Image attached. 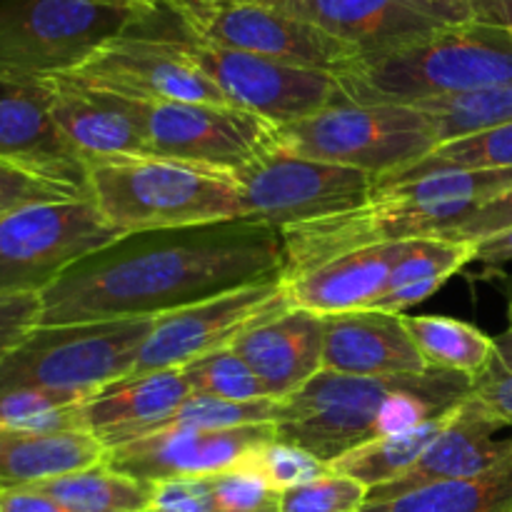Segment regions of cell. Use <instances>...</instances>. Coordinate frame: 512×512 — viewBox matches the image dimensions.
<instances>
[{
  "label": "cell",
  "instance_id": "f6af8a7d",
  "mask_svg": "<svg viewBox=\"0 0 512 512\" xmlns=\"http://www.w3.org/2000/svg\"><path fill=\"white\" fill-rule=\"evenodd\" d=\"M465 3H468L470 18L508 30L512 35V0H465Z\"/></svg>",
  "mask_w": 512,
  "mask_h": 512
},
{
  "label": "cell",
  "instance_id": "f546056e",
  "mask_svg": "<svg viewBox=\"0 0 512 512\" xmlns=\"http://www.w3.org/2000/svg\"><path fill=\"white\" fill-rule=\"evenodd\" d=\"M448 420L450 413L438 420H430V423H423L420 428L408 430V433L373 440V443L363 445V448L353 450V453L335 460V463L330 465V470L358 480V483H363L368 490L380 488V485L390 483V480L408 473V470L418 463L420 455H423L425 450L435 443V438L443 433Z\"/></svg>",
  "mask_w": 512,
  "mask_h": 512
},
{
  "label": "cell",
  "instance_id": "9c48e42d",
  "mask_svg": "<svg viewBox=\"0 0 512 512\" xmlns=\"http://www.w3.org/2000/svg\"><path fill=\"white\" fill-rule=\"evenodd\" d=\"M120 235L90 198L55 200L0 218V293L40 295L70 265Z\"/></svg>",
  "mask_w": 512,
  "mask_h": 512
},
{
  "label": "cell",
  "instance_id": "cb8c5ba5",
  "mask_svg": "<svg viewBox=\"0 0 512 512\" xmlns=\"http://www.w3.org/2000/svg\"><path fill=\"white\" fill-rule=\"evenodd\" d=\"M403 243V240H400ZM400 243L373 245L320 265L300 278L283 280L290 308L328 315L370 310L385 293Z\"/></svg>",
  "mask_w": 512,
  "mask_h": 512
},
{
  "label": "cell",
  "instance_id": "836d02e7",
  "mask_svg": "<svg viewBox=\"0 0 512 512\" xmlns=\"http://www.w3.org/2000/svg\"><path fill=\"white\" fill-rule=\"evenodd\" d=\"M180 370H183L193 395L238 400V403L270 398L263 380L248 368V363L233 348L215 350V353L183 365Z\"/></svg>",
  "mask_w": 512,
  "mask_h": 512
},
{
  "label": "cell",
  "instance_id": "ffe728a7",
  "mask_svg": "<svg viewBox=\"0 0 512 512\" xmlns=\"http://www.w3.org/2000/svg\"><path fill=\"white\" fill-rule=\"evenodd\" d=\"M50 113L88 168L115 158H150L138 100L88 88L73 78H53Z\"/></svg>",
  "mask_w": 512,
  "mask_h": 512
},
{
  "label": "cell",
  "instance_id": "2e32d148",
  "mask_svg": "<svg viewBox=\"0 0 512 512\" xmlns=\"http://www.w3.org/2000/svg\"><path fill=\"white\" fill-rule=\"evenodd\" d=\"M343 40L360 58L385 55L468 23L465 0H258Z\"/></svg>",
  "mask_w": 512,
  "mask_h": 512
},
{
  "label": "cell",
  "instance_id": "f1b7e54d",
  "mask_svg": "<svg viewBox=\"0 0 512 512\" xmlns=\"http://www.w3.org/2000/svg\"><path fill=\"white\" fill-rule=\"evenodd\" d=\"M30 488L58 500L70 512H143L153 508L155 485L140 483L100 463Z\"/></svg>",
  "mask_w": 512,
  "mask_h": 512
},
{
  "label": "cell",
  "instance_id": "8d00e7d4",
  "mask_svg": "<svg viewBox=\"0 0 512 512\" xmlns=\"http://www.w3.org/2000/svg\"><path fill=\"white\" fill-rule=\"evenodd\" d=\"M365 503L368 488L335 470L280 493V512H358Z\"/></svg>",
  "mask_w": 512,
  "mask_h": 512
},
{
  "label": "cell",
  "instance_id": "6da1fadb",
  "mask_svg": "<svg viewBox=\"0 0 512 512\" xmlns=\"http://www.w3.org/2000/svg\"><path fill=\"white\" fill-rule=\"evenodd\" d=\"M270 280H283V243L253 220L128 233L40 293L38 325L160 318Z\"/></svg>",
  "mask_w": 512,
  "mask_h": 512
},
{
  "label": "cell",
  "instance_id": "4dcf8cb0",
  "mask_svg": "<svg viewBox=\"0 0 512 512\" xmlns=\"http://www.w3.org/2000/svg\"><path fill=\"white\" fill-rule=\"evenodd\" d=\"M413 105L430 115L438 128L440 145H443L450 140L465 138V135L485 133V130L512 123V83L465 95L423 100V103Z\"/></svg>",
  "mask_w": 512,
  "mask_h": 512
},
{
  "label": "cell",
  "instance_id": "277c9868",
  "mask_svg": "<svg viewBox=\"0 0 512 512\" xmlns=\"http://www.w3.org/2000/svg\"><path fill=\"white\" fill-rule=\"evenodd\" d=\"M350 103H423L512 83V35L495 25H450L385 55L355 58L338 75Z\"/></svg>",
  "mask_w": 512,
  "mask_h": 512
},
{
  "label": "cell",
  "instance_id": "83f0119b",
  "mask_svg": "<svg viewBox=\"0 0 512 512\" xmlns=\"http://www.w3.org/2000/svg\"><path fill=\"white\" fill-rule=\"evenodd\" d=\"M405 328L428 368L478 380L495 360V338L445 315H405Z\"/></svg>",
  "mask_w": 512,
  "mask_h": 512
},
{
  "label": "cell",
  "instance_id": "7402d4cb",
  "mask_svg": "<svg viewBox=\"0 0 512 512\" xmlns=\"http://www.w3.org/2000/svg\"><path fill=\"white\" fill-rule=\"evenodd\" d=\"M323 323V370L360 378L423 375L430 370L405 328V315L355 310L328 315Z\"/></svg>",
  "mask_w": 512,
  "mask_h": 512
},
{
  "label": "cell",
  "instance_id": "7a4b0ae2",
  "mask_svg": "<svg viewBox=\"0 0 512 512\" xmlns=\"http://www.w3.org/2000/svg\"><path fill=\"white\" fill-rule=\"evenodd\" d=\"M473 385L468 375L435 368L395 378L320 370L280 403L275 440L298 445L333 465L373 440L408 433L453 413L473 393Z\"/></svg>",
  "mask_w": 512,
  "mask_h": 512
},
{
  "label": "cell",
  "instance_id": "5bb4252c",
  "mask_svg": "<svg viewBox=\"0 0 512 512\" xmlns=\"http://www.w3.org/2000/svg\"><path fill=\"white\" fill-rule=\"evenodd\" d=\"M175 28L178 20L170 15L158 33L135 30L115 38L65 78L140 103L230 105L213 80L183 53Z\"/></svg>",
  "mask_w": 512,
  "mask_h": 512
},
{
  "label": "cell",
  "instance_id": "603a6c76",
  "mask_svg": "<svg viewBox=\"0 0 512 512\" xmlns=\"http://www.w3.org/2000/svg\"><path fill=\"white\" fill-rule=\"evenodd\" d=\"M325 323L300 308L263 320L230 348L263 380L273 400H288L323 370Z\"/></svg>",
  "mask_w": 512,
  "mask_h": 512
},
{
  "label": "cell",
  "instance_id": "4fadbf2b",
  "mask_svg": "<svg viewBox=\"0 0 512 512\" xmlns=\"http://www.w3.org/2000/svg\"><path fill=\"white\" fill-rule=\"evenodd\" d=\"M178 23L185 35L203 43L333 75L360 58L343 40L258 0H200Z\"/></svg>",
  "mask_w": 512,
  "mask_h": 512
},
{
  "label": "cell",
  "instance_id": "ee69618b",
  "mask_svg": "<svg viewBox=\"0 0 512 512\" xmlns=\"http://www.w3.org/2000/svg\"><path fill=\"white\" fill-rule=\"evenodd\" d=\"M0 512H70L35 488H0Z\"/></svg>",
  "mask_w": 512,
  "mask_h": 512
},
{
  "label": "cell",
  "instance_id": "d6986e66",
  "mask_svg": "<svg viewBox=\"0 0 512 512\" xmlns=\"http://www.w3.org/2000/svg\"><path fill=\"white\" fill-rule=\"evenodd\" d=\"M498 430L503 428L485 413V408L473 395H468L450 413L445 430L420 455L418 463L400 478L368 490V503L365 505L385 503V500L403 498V495L430 488V485L465 480L485 473L512 450V438H495Z\"/></svg>",
  "mask_w": 512,
  "mask_h": 512
},
{
  "label": "cell",
  "instance_id": "b9f144b4",
  "mask_svg": "<svg viewBox=\"0 0 512 512\" xmlns=\"http://www.w3.org/2000/svg\"><path fill=\"white\" fill-rule=\"evenodd\" d=\"M512 228V190H508L500 198L490 200V203L480 205L478 210L468 215L463 223L453 225L450 230L440 233L438 238H453V240H478L490 238L495 233H503V230Z\"/></svg>",
  "mask_w": 512,
  "mask_h": 512
},
{
  "label": "cell",
  "instance_id": "f35d334b",
  "mask_svg": "<svg viewBox=\"0 0 512 512\" xmlns=\"http://www.w3.org/2000/svg\"><path fill=\"white\" fill-rule=\"evenodd\" d=\"M70 198H83V195L48 178H40V175L20 168V165L0 160V218L20 208H28V205Z\"/></svg>",
  "mask_w": 512,
  "mask_h": 512
},
{
  "label": "cell",
  "instance_id": "52a82bcc",
  "mask_svg": "<svg viewBox=\"0 0 512 512\" xmlns=\"http://www.w3.org/2000/svg\"><path fill=\"white\" fill-rule=\"evenodd\" d=\"M440 145L435 123L408 103H345L278 128V148L303 158L395 178Z\"/></svg>",
  "mask_w": 512,
  "mask_h": 512
},
{
  "label": "cell",
  "instance_id": "484cf974",
  "mask_svg": "<svg viewBox=\"0 0 512 512\" xmlns=\"http://www.w3.org/2000/svg\"><path fill=\"white\" fill-rule=\"evenodd\" d=\"M478 243L453 238H410L400 243L398 260L390 270L385 293L375 300L370 310L403 315V310L423 303L435 293L445 280L468 263H475Z\"/></svg>",
  "mask_w": 512,
  "mask_h": 512
},
{
  "label": "cell",
  "instance_id": "7dc6e473",
  "mask_svg": "<svg viewBox=\"0 0 512 512\" xmlns=\"http://www.w3.org/2000/svg\"><path fill=\"white\" fill-rule=\"evenodd\" d=\"M100 3H113V5H125V8H138V10H150V13H160V10H168L175 18L185 15L188 10H193L200 0H100Z\"/></svg>",
  "mask_w": 512,
  "mask_h": 512
},
{
  "label": "cell",
  "instance_id": "8fae6325",
  "mask_svg": "<svg viewBox=\"0 0 512 512\" xmlns=\"http://www.w3.org/2000/svg\"><path fill=\"white\" fill-rule=\"evenodd\" d=\"M175 40L233 108L260 115L278 128L345 103L338 75L325 70L300 68L263 55L203 43L185 35L180 23L175 28Z\"/></svg>",
  "mask_w": 512,
  "mask_h": 512
},
{
  "label": "cell",
  "instance_id": "44dd1931",
  "mask_svg": "<svg viewBox=\"0 0 512 512\" xmlns=\"http://www.w3.org/2000/svg\"><path fill=\"white\" fill-rule=\"evenodd\" d=\"M190 395L193 390L180 368L128 375L80 405V425L105 450L118 448L173 425Z\"/></svg>",
  "mask_w": 512,
  "mask_h": 512
},
{
  "label": "cell",
  "instance_id": "d4e9b609",
  "mask_svg": "<svg viewBox=\"0 0 512 512\" xmlns=\"http://www.w3.org/2000/svg\"><path fill=\"white\" fill-rule=\"evenodd\" d=\"M105 448L88 430L0 428V488H30L100 465Z\"/></svg>",
  "mask_w": 512,
  "mask_h": 512
},
{
  "label": "cell",
  "instance_id": "5b68a950",
  "mask_svg": "<svg viewBox=\"0 0 512 512\" xmlns=\"http://www.w3.org/2000/svg\"><path fill=\"white\" fill-rule=\"evenodd\" d=\"M88 190L100 215L123 235L243 218V193L235 175L175 160L93 163Z\"/></svg>",
  "mask_w": 512,
  "mask_h": 512
},
{
  "label": "cell",
  "instance_id": "3957f363",
  "mask_svg": "<svg viewBox=\"0 0 512 512\" xmlns=\"http://www.w3.org/2000/svg\"><path fill=\"white\" fill-rule=\"evenodd\" d=\"M512 190V168L445 170L383 185L363 208L280 230L283 280L373 245L433 238Z\"/></svg>",
  "mask_w": 512,
  "mask_h": 512
},
{
  "label": "cell",
  "instance_id": "60d3db41",
  "mask_svg": "<svg viewBox=\"0 0 512 512\" xmlns=\"http://www.w3.org/2000/svg\"><path fill=\"white\" fill-rule=\"evenodd\" d=\"M153 508L163 512H218L210 475L158 483L153 490Z\"/></svg>",
  "mask_w": 512,
  "mask_h": 512
},
{
  "label": "cell",
  "instance_id": "30bf717a",
  "mask_svg": "<svg viewBox=\"0 0 512 512\" xmlns=\"http://www.w3.org/2000/svg\"><path fill=\"white\" fill-rule=\"evenodd\" d=\"M243 193V218L273 230L313 223L363 208L378 180L363 170L303 158L275 148L235 173Z\"/></svg>",
  "mask_w": 512,
  "mask_h": 512
},
{
  "label": "cell",
  "instance_id": "d6a6232c",
  "mask_svg": "<svg viewBox=\"0 0 512 512\" xmlns=\"http://www.w3.org/2000/svg\"><path fill=\"white\" fill-rule=\"evenodd\" d=\"M88 398L53 390H10L0 395V428L5 430H83L80 405Z\"/></svg>",
  "mask_w": 512,
  "mask_h": 512
},
{
  "label": "cell",
  "instance_id": "4316f807",
  "mask_svg": "<svg viewBox=\"0 0 512 512\" xmlns=\"http://www.w3.org/2000/svg\"><path fill=\"white\" fill-rule=\"evenodd\" d=\"M358 512H512V450L473 478L430 485Z\"/></svg>",
  "mask_w": 512,
  "mask_h": 512
},
{
  "label": "cell",
  "instance_id": "7c38bea8",
  "mask_svg": "<svg viewBox=\"0 0 512 512\" xmlns=\"http://www.w3.org/2000/svg\"><path fill=\"white\" fill-rule=\"evenodd\" d=\"M150 158L240 173L278 148V125L248 110L215 103H140Z\"/></svg>",
  "mask_w": 512,
  "mask_h": 512
},
{
  "label": "cell",
  "instance_id": "d590c367",
  "mask_svg": "<svg viewBox=\"0 0 512 512\" xmlns=\"http://www.w3.org/2000/svg\"><path fill=\"white\" fill-rule=\"evenodd\" d=\"M243 468L258 473L270 488L280 490V493L330 473V465L315 458L313 453L298 448V445L280 443V440H270V443L255 448L243 460Z\"/></svg>",
  "mask_w": 512,
  "mask_h": 512
},
{
  "label": "cell",
  "instance_id": "ba28073f",
  "mask_svg": "<svg viewBox=\"0 0 512 512\" xmlns=\"http://www.w3.org/2000/svg\"><path fill=\"white\" fill-rule=\"evenodd\" d=\"M155 318L35 325L0 363V395L53 390L93 398L133 373Z\"/></svg>",
  "mask_w": 512,
  "mask_h": 512
},
{
  "label": "cell",
  "instance_id": "e0dca14e",
  "mask_svg": "<svg viewBox=\"0 0 512 512\" xmlns=\"http://www.w3.org/2000/svg\"><path fill=\"white\" fill-rule=\"evenodd\" d=\"M270 440H275V425H248L233 430L168 425L133 443L105 450L103 463L140 483L158 485L168 480L208 478L238 468L255 448Z\"/></svg>",
  "mask_w": 512,
  "mask_h": 512
},
{
  "label": "cell",
  "instance_id": "74e56055",
  "mask_svg": "<svg viewBox=\"0 0 512 512\" xmlns=\"http://www.w3.org/2000/svg\"><path fill=\"white\" fill-rule=\"evenodd\" d=\"M210 488L218 512H280V490L243 465L210 475Z\"/></svg>",
  "mask_w": 512,
  "mask_h": 512
},
{
  "label": "cell",
  "instance_id": "bcb514c9",
  "mask_svg": "<svg viewBox=\"0 0 512 512\" xmlns=\"http://www.w3.org/2000/svg\"><path fill=\"white\" fill-rule=\"evenodd\" d=\"M475 263H483L488 268H503L512 263V228L495 233L490 238L478 240V253Z\"/></svg>",
  "mask_w": 512,
  "mask_h": 512
},
{
  "label": "cell",
  "instance_id": "1f68e13d",
  "mask_svg": "<svg viewBox=\"0 0 512 512\" xmlns=\"http://www.w3.org/2000/svg\"><path fill=\"white\" fill-rule=\"evenodd\" d=\"M488 168H512V123L500 128L485 130V133L465 135V138L450 140L438 145L433 153L405 173L385 180L383 185L403 183V180L423 178L430 173H445V170H488ZM375 188V190H378Z\"/></svg>",
  "mask_w": 512,
  "mask_h": 512
},
{
  "label": "cell",
  "instance_id": "ac0fdd59",
  "mask_svg": "<svg viewBox=\"0 0 512 512\" xmlns=\"http://www.w3.org/2000/svg\"><path fill=\"white\" fill-rule=\"evenodd\" d=\"M0 160L90 198V168L50 113L48 80L0 75Z\"/></svg>",
  "mask_w": 512,
  "mask_h": 512
},
{
  "label": "cell",
  "instance_id": "c3c4849f",
  "mask_svg": "<svg viewBox=\"0 0 512 512\" xmlns=\"http://www.w3.org/2000/svg\"><path fill=\"white\" fill-rule=\"evenodd\" d=\"M490 370H495V373H512V303L508 310V328L495 338V360Z\"/></svg>",
  "mask_w": 512,
  "mask_h": 512
},
{
  "label": "cell",
  "instance_id": "7bdbcfd3",
  "mask_svg": "<svg viewBox=\"0 0 512 512\" xmlns=\"http://www.w3.org/2000/svg\"><path fill=\"white\" fill-rule=\"evenodd\" d=\"M473 395L485 413L500 425V428H512V373H495L488 370L480 375L473 385Z\"/></svg>",
  "mask_w": 512,
  "mask_h": 512
},
{
  "label": "cell",
  "instance_id": "e575fe53",
  "mask_svg": "<svg viewBox=\"0 0 512 512\" xmlns=\"http://www.w3.org/2000/svg\"><path fill=\"white\" fill-rule=\"evenodd\" d=\"M283 400H223L208 395H190L175 413L173 425L195 430H233L248 425H275Z\"/></svg>",
  "mask_w": 512,
  "mask_h": 512
},
{
  "label": "cell",
  "instance_id": "681fc988",
  "mask_svg": "<svg viewBox=\"0 0 512 512\" xmlns=\"http://www.w3.org/2000/svg\"><path fill=\"white\" fill-rule=\"evenodd\" d=\"M143 512H163V510H155V508H148V510H143Z\"/></svg>",
  "mask_w": 512,
  "mask_h": 512
},
{
  "label": "cell",
  "instance_id": "9a60e30c",
  "mask_svg": "<svg viewBox=\"0 0 512 512\" xmlns=\"http://www.w3.org/2000/svg\"><path fill=\"white\" fill-rule=\"evenodd\" d=\"M288 308L283 280H270L160 315L140 345L130 375L183 368L203 355L230 348L250 328Z\"/></svg>",
  "mask_w": 512,
  "mask_h": 512
},
{
  "label": "cell",
  "instance_id": "ab89813d",
  "mask_svg": "<svg viewBox=\"0 0 512 512\" xmlns=\"http://www.w3.org/2000/svg\"><path fill=\"white\" fill-rule=\"evenodd\" d=\"M40 295L0 293V363L38 325Z\"/></svg>",
  "mask_w": 512,
  "mask_h": 512
},
{
  "label": "cell",
  "instance_id": "8992f818",
  "mask_svg": "<svg viewBox=\"0 0 512 512\" xmlns=\"http://www.w3.org/2000/svg\"><path fill=\"white\" fill-rule=\"evenodd\" d=\"M165 13L100 0H0V75L63 78L115 38L155 30Z\"/></svg>",
  "mask_w": 512,
  "mask_h": 512
}]
</instances>
